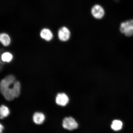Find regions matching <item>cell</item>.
<instances>
[{"label":"cell","mask_w":133,"mask_h":133,"mask_svg":"<svg viewBox=\"0 0 133 133\" xmlns=\"http://www.w3.org/2000/svg\"><path fill=\"white\" fill-rule=\"evenodd\" d=\"M0 90L5 99L8 101H12L19 97L20 94V83L16 81L14 76L9 75L1 81Z\"/></svg>","instance_id":"6da1fadb"},{"label":"cell","mask_w":133,"mask_h":133,"mask_svg":"<svg viewBox=\"0 0 133 133\" xmlns=\"http://www.w3.org/2000/svg\"><path fill=\"white\" fill-rule=\"evenodd\" d=\"M121 32L127 37L133 35V19L123 22L119 26Z\"/></svg>","instance_id":"7a4b0ae2"},{"label":"cell","mask_w":133,"mask_h":133,"mask_svg":"<svg viewBox=\"0 0 133 133\" xmlns=\"http://www.w3.org/2000/svg\"><path fill=\"white\" fill-rule=\"evenodd\" d=\"M91 16L95 19L100 20L103 19L105 15L104 8L99 4H96L91 7Z\"/></svg>","instance_id":"3957f363"},{"label":"cell","mask_w":133,"mask_h":133,"mask_svg":"<svg viewBox=\"0 0 133 133\" xmlns=\"http://www.w3.org/2000/svg\"><path fill=\"white\" fill-rule=\"evenodd\" d=\"M62 126L64 129L70 131L76 129L78 127L77 123L71 117L65 118L63 121Z\"/></svg>","instance_id":"277c9868"},{"label":"cell","mask_w":133,"mask_h":133,"mask_svg":"<svg viewBox=\"0 0 133 133\" xmlns=\"http://www.w3.org/2000/svg\"><path fill=\"white\" fill-rule=\"evenodd\" d=\"M58 36L60 40L61 41H67L70 37V31L67 28L63 26L58 31Z\"/></svg>","instance_id":"5b68a950"},{"label":"cell","mask_w":133,"mask_h":133,"mask_svg":"<svg viewBox=\"0 0 133 133\" xmlns=\"http://www.w3.org/2000/svg\"><path fill=\"white\" fill-rule=\"evenodd\" d=\"M69 101V97L64 93H59L57 94L56 98V104L58 105L64 106L67 104Z\"/></svg>","instance_id":"8992f818"},{"label":"cell","mask_w":133,"mask_h":133,"mask_svg":"<svg viewBox=\"0 0 133 133\" xmlns=\"http://www.w3.org/2000/svg\"><path fill=\"white\" fill-rule=\"evenodd\" d=\"M45 119V116L42 113L36 112L33 115V121L36 124L39 125L43 124Z\"/></svg>","instance_id":"52a82bcc"},{"label":"cell","mask_w":133,"mask_h":133,"mask_svg":"<svg viewBox=\"0 0 133 133\" xmlns=\"http://www.w3.org/2000/svg\"><path fill=\"white\" fill-rule=\"evenodd\" d=\"M41 37L43 39L47 41H49L52 39L53 34L51 31L49 29H44L41 31Z\"/></svg>","instance_id":"ba28073f"},{"label":"cell","mask_w":133,"mask_h":133,"mask_svg":"<svg viewBox=\"0 0 133 133\" xmlns=\"http://www.w3.org/2000/svg\"><path fill=\"white\" fill-rule=\"evenodd\" d=\"M0 41L3 45L7 46L10 43L11 39L8 34L3 33L1 34L0 35Z\"/></svg>","instance_id":"9c48e42d"},{"label":"cell","mask_w":133,"mask_h":133,"mask_svg":"<svg viewBox=\"0 0 133 133\" xmlns=\"http://www.w3.org/2000/svg\"><path fill=\"white\" fill-rule=\"evenodd\" d=\"M10 114V111L8 108L6 106L2 105L0 108V118L3 119L7 117Z\"/></svg>","instance_id":"30bf717a"},{"label":"cell","mask_w":133,"mask_h":133,"mask_svg":"<svg viewBox=\"0 0 133 133\" xmlns=\"http://www.w3.org/2000/svg\"><path fill=\"white\" fill-rule=\"evenodd\" d=\"M122 126L123 123L121 121L115 120L112 121L111 127L113 130L118 131L122 128Z\"/></svg>","instance_id":"8fae6325"},{"label":"cell","mask_w":133,"mask_h":133,"mask_svg":"<svg viewBox=\"0 0 133 133\" xmlns=\"http://www.w3.org/2000/svg\"><path fill=\"white\" fill-rule=\"evenodd\" d=\"M13 56L10 53L8 52H5L1 56V59L4 62H9L12 60Z\"/></svg>","instance_id":"7c38bea8"},{"label":"cell","mask_w":133,"mask_h":133,"mask_svg":"<svg viewBox=\"0 0 133 133\" xmlns=\"http://www.w3.org/2000/svg\"><path fill=\"white\" fill-rule=\"evenodd\" d=\"M0 128H0V129H1L0 132H1V133H2V132L3 129H4V127H3L2 125L1 124V125H0Z\"/></svg>","instance_id":"4fadbf2b"}]
</instances>
